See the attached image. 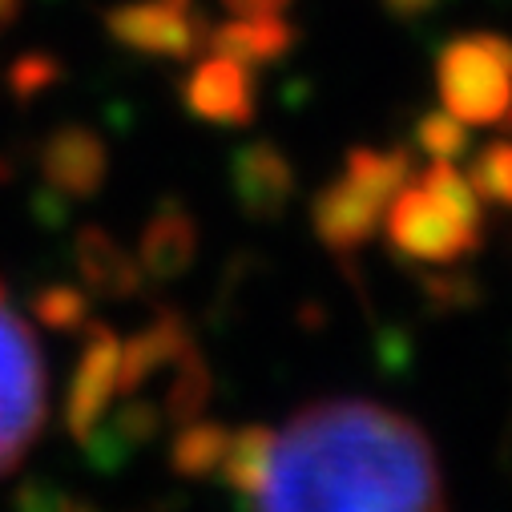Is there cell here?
I'll return each instance as SVG.
<instances>
[{
    "label": "cell",
    "mask_w": 512,
    "mask_h": 512,
    "mask_svg": "<svg viewBox=\"0 0 512 512\" xmlns=\"http://www.w3.org/2000/svg\"><path fill=\"white\" fill-rule=\"evenodd\" d=\"M254 73L246 61L230 53H214L198 61L182 85V101L194 117L214 121V125H250L254 121Z\"/></svg>",
    "instance_id": "obj_8"
},
{
    "label": "cell",
    "mask_w": 512,
    "mask_h": 512,
    "mask_svg": "<svg viewBox=\"0 0 512 512\" xmlns=\"http://www.w3.org/2000/svg\"><path fill=\"white\" fill-rule=\"evenodd\" d=\"M222 5L234 17H271V13H283L291 0H222Z\"/></svg>",
    "instance_id": "obj_19"
},
{
    "label": "cell",
    "mask_w": 512,
    "mask_h": 512,
    "mask_svg": "<svg viewBox=\"0 0 512 512\" xmlns=\"http://www.w3.org/2000/svg\"><path fill=\"white\" fill-rule=\"evenodd\" d=\"M105 29L146 57H198L210 37L198 0H130L105 13Z\"/></svg>",
    "instance_id": "obj_6"
},
{
    "label": "cell",
    "mask_w": 512,
    "mask_h": 512,
    "mask_svg": "<svg viewBox=\"0 0 512 512\" xmlns=\"http://www.w3.org/2000/svg\"><path fill=\"white\" fill-rule=\"evenodd\" d=\"M77 267H81V279L109 299H130L142 287V267L134 263V254H125L105 230H93V226L77 234Z\"/></svg>",
    "instance_id": "obj_12"
},
{
    "label": "cell",
    "mask_w": 512,
    "mask_h": 512,
    "mask_svg": "<svg viewBox=\"0 0 512 512\" xmlns=\"http://www.w3.org/2000/svg\"><path fill=\"white\" fill-rule=\"evenodd\" d=\"M230 178H234V198H238V206L250 218H275V214H283V206L295 194L291 162L275 146H267V142L238 150Z\"/></svg>",
    "instance_id": "obj_10"
},
{
    "label": "cell",
    "mask_w": 512,
    "mask_h": 512,
    "mask_svg": "<svg viewBox=\"0 0 512 512\" xmlns=\"http://www.w3.org/2000/svg\"><path fill=\"white\" fill-rule=\"evenodd\" d=\"M412 178V158L404 150L379 154V150H351L343 174L327 182L311 206L315 234L335 250L351 254L359 250L388 214V202L400 194V186Z\"/></svg>",
    "instance_id": "obj_3"
},
{
    "label": "cell",
    "mask_w": 512,
    "mask_h": 512,
    "mask_svg": "<svg viewBox=\"0 0 512 512\" xmlns=\"http://www.w3.org/2000/svg\"><path fill=\"white\" fill-rule=\"evenodd\" d=\"M33 311L45 327H57V331H77L89 319V303L77 287H45L33 299Z\"/></svg>",
    "instance_id": "obj_17"
},
{
    "label": "cell",
    "mask_w": 512,
    "mask_h": 512,
    "mask_svg": "<svg viewBox=\"0 0 512 512\" xmlns=\"http://www.w3.org/2000/svg\"><path fill=\"white\" fill-rule=\"evenodd\" d=\"M383 234L412 263H460L476 254L484 234L480 194L452 162H432L388 202Z\"/></svg>",
    "instance_id": "obj_2"
},
{
    "label": "cell",
    "mask_w": 512,
    "mask_h": 512,
    "mask_svg": "<svg viewBox=\"0 0 512 512\" xmlns=\"http://www.w3.org/2000/svg\"><path fill=\"white\" fill-rule=\"evenodd\" d=\"M436 85L444 109L464 125L512 130V41L500 33H468L440 49Z\"/></svg>",
    "instance_id": "obj_4"
},
{
    "label": "cell",
    "mask_w": 512,
    "mask_h": 512,
    "mask_svg": "<svg viewBox=\"0 0 512 512\" xmlns=\"http://www.w3.org/2000/svg\"><path fill=\"white\" fill-rule=\"evenodd\" d=\"M206 45L214 53H230L246 65H267V61H279L295 45V33L279 13H271V17H234L230 25L214 29L206 37Z\"/></svg>",
    "instance_id": "obj_13"
},
{
    "label": "cell",
    "mask_w": 512,
    "mask_h": 512,
    "mask_svg": "<svg viewBox=\"0 0 512 512\" xmlns=\"http://www.w3.org/2000/svg\"><path fill=\"white\" fill-rule=\"evenodd\" d=\"M105 146L97 134H89L85 125H65L57 130L45 150H41V174L49 190L65 198H89L105 182Z\"/></svg>",
    "instance_id": "obj_9"
},
{
    "label": "cell",
    "mask_w": 512,
    "mask_h": 512,
    "mask_svg": "<svg viewBox=\"0 0 512 512\" xmlns=\"http://www.w3.org/2000/svg\"><path fill=\"white\" fill-rule=\"evenodd\" d=\"M53 81H57V61H53V57H37V53L21 57V61L13 65V73H9L13 93L25 97V101L37 97V93H45Z\"/></svg>",
    "instance_id": "obj_18"
},
{
    "label": "cell",
    "mask_w": 512,
    "mask_h": 512,
    "mask_svg": "<svg viewBox=\"0 0 512 512\" xmlns=\"http://www.w3.org/2000/svg\"><path fill=\"white\" fill-rule=\"evenodd\" d=\"M416 142L432 162H456L468 150V125L444 109V113H432L420 121Z\"/></svg>",
    "instance_id": "obj_16"
},
{
    "label": "cell",
    "mask_w": 512,
    "mask_h": 512,
    "mask_svg": "<svg viewBox=\"0 0 512 512\" xmlns=\"http://www.w3.org/2000/svg\"><path fill=\"white\" fill-rule=\"evenodd\" d=\"M198 250V226L182 206H162L146 234H142V250H138V267L154 279H178Z\"/></svg>",
    "instance_id": "obj_11"
},
{
    "label": "cell",
    "mask_w": 512,
    "mask_h": 512,
    "mask_svg": "<svg viewBox=\"0 0 512 512\" xmlns=\"http://www.w3.org/2000/svg\"><path fill=\"white\" fill-rule=\"evenodd\" d=\"M117 367H121V339L109 327L89 323L85 351L77 359V371H73V383H69V400H65L69 432L81 444H89L105 428V412L117 396Z\"/></svg>",
    "instance_id": "obj_7"
},
{
    "label": "cell",
    "mask_w": 512,
    "mask_h": 512,
    "mask_svg": "<svg viewBox=\"0 0 512 512\" xmlns=\"http://www.w3.org/2000/svg\"><path fill=\"white\" fill-rule=\"evenodd\" d=\"M214 476L259 508H444L432 440L367 400L311 404L283 432H230Z\"/></svg>",
    "instance_id": "obj_1"
},
{
    "label": "cell",
    "mask_w": 512,
    "mask_h": 512,
    "mask_svg": "<svg viewBox=\"0 0 512 512\" xmlns=\"http://www.w3.org/2000/svg\"><path fill=\"white\" fill-rule=\"evenodd\" d=\"M17 13H21V0H0V29H5Z\"/></svg>",
    "instance_id": "obj_21"
},
{
    "label": "cell",
    "mask_w": 512,
    "mask_h": 512,
    "mask_svg": "<svg viewBox=\"0 0 512 512\" xmlns=\"http://www.w3.org/2000/svg\"><path fill=\"white\" fill-rule=\"evenodd\" d=\"M226 444H230V428L210 424V420H190L182 436L174 440L170 460L182 476H214L226 456Z\"/></svg>",
    "instance_id": "obj_14"
},
{
    "label": "cell",
    "mask_w": 512,
    "mask_h": 512,
    "mask_svg": "<svg viewBox=\"0 0 512 512\" xmlns=\"http://www.w3.org/2000/svg\"><path fill=\"white\" fill-rule=\"evenodd\" d=\"M383 5H388L396 17H404V21H412V17H424L436 0H383Z\"/></svg>",
    "instance_id": "obj_20"
},
{
    "label": "cell",
    "mask_w": 512,
    "mask_h": 512,
    "mask_svg": "<svg viewBox=\"0 0 512 512\" xmlns=\"http://www.w3.org/2000/svg\"><path fill=\"white\" fill-rule=\"evenodd\" d=\"M45 424V367L25 319L5 307L0 287V476L13 472Z\"/></svg>",
    "instance_id": "obj_5"
},
{
    "label": "cell",
    "mask_w": 512,
    "mask_h": 512,
    "mask_svg": "<svg viewBox=\"0 0 512 512\" xmlns=\"http://www.w3.org/2000/svg\"><path fill=\"white\" fill-rule=\"evenodd\" d=\"M468 182L484 202L512 206V142H492L488 150H480L472 158Z\"/></svg>",
    "instance_id": "obj_15"
}]
</instances>
